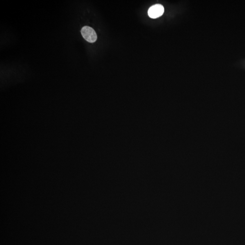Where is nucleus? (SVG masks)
Here are the masks:
<instances>
[{
  "mask_svg": "<svg viewBox=\"0 0 245 245\" xmlns=\"http://www.w3.org/2000/svg\"><path fill=\"white\" fill-rule=\"evenodd\" d=\"M82 35L86 41L89 43H94L97 39V35L92 28L85 26L81 30Z\"/></svg>",
  "mask_w": 245,
  "mask_h": 245,
  "instance_id": "nucleus-1",
  "label": "nucleus"
},
{
  "mask_svg": "<svg viewBox=\"0 0 245 245\" xmlns=\"http://www.w3.org/2000/svg\"><path fill=\"white\" fill-rule=\"evenodd\" d=\"M164 12V9L163 5L161 4H156L152 5L149 8L147 13L150 18L155 19L162 16Z\"/></svg>",
  "mask_w": 245,
  "mask_h": 245,
  "instance_id": "nucleus-2",
  "label": "nucleus"
}]
</instances>
